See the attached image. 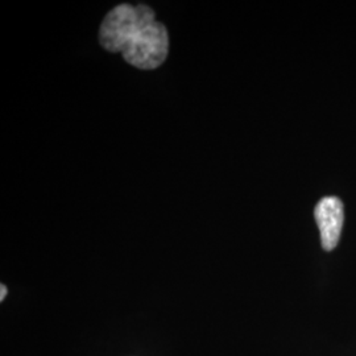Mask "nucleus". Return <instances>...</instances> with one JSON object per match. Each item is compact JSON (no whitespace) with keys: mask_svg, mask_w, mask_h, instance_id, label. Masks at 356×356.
Returning a JSON list of instances; mask_svg holds the SVG:
<instances>
[{"mask_svg":"<svg viewBox=\"0 0 356 356\" xmlns=\"http://www.w3.org/2000/svg\"><path fill=\"white\" fill-rule=\"evenodd\" d=\"M152 23L154 13L145 4L116 6L103 20L99 31L101 44L107 51H123L132 38Z\"/></svg>","mask_w":356,"mask_h":356,"instance_id":"obj_1","label":"nucleus"},{"mask_svg":"<svg viewBox=\"0 0 356 356\" xmlns=\"http://www.w3.org/2000/svg\"><path fill=\"white\" fill-rule=\"evenodd\" d=\"M314 216L321 232L322 247L326 251L334 250L343 227V204L337 197H325L317 204Z\"/></svg>","mask_w":356,"mask_h":356,"instance_id":"obj_3","label":"nucleus"},{"mask_svg":"<svg viewBox=\"0 0 356 356\" xmlns=\"http://www.w3.org/2000/svg\"><path fill=\"white\" fill-rule=\"evenodd\" d=\"M7 294V288L4 285H1V292H0V301L4 300V296Z\"/></svg>","mask_w":356,"mask_h":356,"instance_id":"obj_4","label":"nucleus"},{"mask_svg":"<svg viewBox=\"0 0 356 356\" xmlns=\"http://www.w3.org/2000/svg\"><path fill=\"white\" fill-rule=\"evenodd\" d=\"M168 51V31L161 23L154 22L128 42L123 56L128 64L139 69H154L165 61Z\"/></svg>","mask_w":356,"mask_h":356,"instance_id":"obj_2","label":"nucleus"}]
</instances>
